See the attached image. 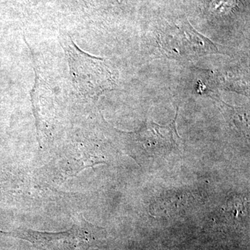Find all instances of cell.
I'll use <instances>...</instances> for the list:
<instances>
[{
    "mask_svg": "<svg viewBox=\"0 0 250 250\" xmlns=\"http://www.w3.org/2000/svg\"><path fill=\"white\" fill-rule=\"evenodd\" d=\"M62 45L66 54L72 83L80 95L94 98L114 88L116 77L106 60L83 52L70 36L62 37Z\"/></svg>",
    "mask_w": 250,
    "mask_h": 250,
    "instance_id": "1",
    "label": "cell"
},
{
    "mask_svg": "<svg viewBox=\"0 0 250 250\" xmlns=\"http://www.w3.org/2000/svg\"><path fill=\"white\" fill-rule=\"evenodd\" d=\"M106 233L104 229L82 217L79 223L65 231L43 232L24 229L6 234L29 242L39 250H87L103 239Z\"/></svg>",
    "mask_w": 250,
    "mask_h": 250,
    "instance_id": "2",
    "label": "cell"
},
{
    "mask_svg": "<svg viewBox=\"0 0 250 250\" xmlns=\"http://www.w3.org/2000/svg\"><path fill=\"white\" fill-rule=\"evenodd\" d=\"M158 39L161 51L170 59H192L218 52L215 43L197 32L187 21L167 24Z\"/></svg>",
    "mask_w": 250,
    "mask_h": 250,
    "instance_id": "3",
    "label": "cell"
},
{
    "mask_svg": "<svg viewBox=\"0 0 250 250\" xmlns=\"http://www.w3.org/2000/svg\"><path fill=\"white\" fill-rule=\"evenodd\" d=\"M177 116V113L174 121L166 126L152 123L140 130V142L147 152V157L164 156L175 147L176 141L179 138L176 129Z\"/></svg>",
    "mask_w": 250,
    "mask_h": 250,
    "instance_id": "4",
    "label": "cell"
}]
</instances>
